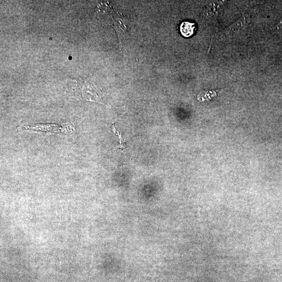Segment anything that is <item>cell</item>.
Returning <instances> with one entry per match:
<instances>
[{"label": "cell", "instance_id": "obj_1", "mask_svg": "<svg viewBox=\"0 0 282 282\" xmlns=\"http://www.w3.org/2000/svg\"><path fill=\"white\" fill-rule=\"evenodd\" d=\"M247 25V19L245 16L239 18L238 20L228 26L225 30V34L227 36H232L238 34Z\"/></svg>", "mask_w": 282, "mask_h": 282}, {"label": "cell", "instance_id": "obj_2", "mask_svg": "<svg viewBox=\"0 0 282 282\" xmlns=\"http://www.w3.org/2000/svg\"><path fill=\"white\" fill-rule=\"evenodd\" d=\"M196 29V24L194 23L184 22L181 23L180 31L181 35L184 37H190L193 34Z\"/></svg>", "mask_w": 282, "mask_h": 282}, {"label": "cell", "instance_id": "obj_3", "mask_svg": "<svg viewBox=\"0 0 282 282\" xmlns=\"http://www.w3.org/2000/svg\"><path fill=\"white\" fill-rule=\"evenodd\" d=\"M113 131L114 132L115 134L117 135L118 136L120 143V146L119 149H125L126 146L124 141H123V138L121 137V134L117 129H116L114 124H113Z\"/></svg>", "mask_w": 282, "mask_h": 282}, {"label": "cell", "instance_id": "obj_4", "mask_svg": "<svg viewBox=\"0 0 282 282\" xmlns=\"http://www.w3.org/2000/svg\"><path fill=\"white\" fill-rule=\"evenodd\" d=\"M278 28H282V19L280 21V22L277 25Z\"/></svg>", "mask_w": 282, "mask_h": 282}]
</instances>
